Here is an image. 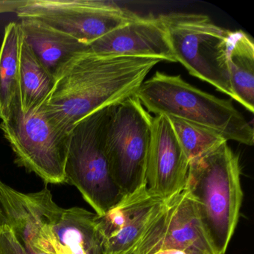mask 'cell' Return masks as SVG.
<instances>
[{
    "instance_id": "12",
    "label": "cell",
    "mask_w": 254,
    "mask_h": 254,
    "mask_svg": "<svg viewBox=\"0 0 254 254\" xmlns=\"http://www.w3.org/2000/svg\"><path fill=\"white\" fill-rule=\"evenodd\" d=\"M46 230L56 254H105L101 216L96 212L62 208Z\"/></svg>"
},
{
    "instance_id": "21",
    "label": "cell",
    "mask_w": 254,
    "mask_h": 254,
    "mask_svg": "<svg viewBox=\"0 0 254 254\" xmlns=\"http://www.w3.org/2000/svg\"><path fill=\"white\" fill-rule=\"evenodd\" d=\"M26 2V0H0V14L16 12Z\"/></svg>"
},
{
    "instance_id": "10",
    "label": "cell",
    "mask_w": 254,
    "mask_h": 254,
    "mask_svg": "<svg viewBox=\"0 0 254 254\" xmlns=\"http://www.w3.org/2000/svg\"><path fill=\"white\" fill-rule=\"evenodd\" d=\"M147 187L124 198L101 216L105 254H123L131 249L169 206Z\"/></svg>"
},
{
    "instance_id": "16",
    "label": "cell",
    "mask_w": 254,
    "mask_h": 254,
    "mask_svg": "<svg viewBox=\"0 0 254 254\" xmlns=\"http://www.w3.org/2000/svg\"><path fill=\"white\" fill-rule=\"evenodd\" d=\"M55 84V77L43 66L23 40L20 48L17 93L21 111L27 113L44 105Z\"/></svg>"
},
{
    "instance_id": "15",
    "label": "cell",
    "mask_w": 254,
    "mask_h": 254,
    "mask_svg": "<svg viewBox=\"0 0 254 254\" xmlns=\"http://www.w3.org/2000/svg\"><path fill=\"white\" fill-rule=\"evenodd\" d=\"M227 63L233 99L254 114V43L243 31H231Z\"/></svg>"
},
{
    "instance_id": "5",
    "label": "cell",
    "mask_w": 254,
    "mask_h": 254,
    "mask_svg": "<svg viewBox=\"0 0 254 254\" xmlns=\"http://www.w3.org/2000/svg\"><path fill=\"white\" fill-rule=\"evenodd\" d=\"M161 17L177 62L192 76L233 99L227 63L231 31L205 14L173 12Z\"/></svg>"
},
{
    "instance_id": "7",
    "label": "cell",
    "mask_w": 254,
    "mask_h": 254,
    "mask_svg": "<svg viewBox=\"0 0 254 254\" xmlns=\"http://www.w3.org/2000/svg\"><path fill=\"white\" fill-rule=\"evenodd\" d=\"M0 129L19 166L36 174L46 184L65 183L69 133L55 127L43 105L23 113L17 95L9 117L0 123Z\"/></svg>"
},
{
    "instance_id": "20",
    "label": "cell",
    "mask_w": 254,
    "mask_h": 254,
    "mask_svg": "<svg viewBox=\"0 0 254 254\" xmlns=\"http://www.w3.org/2000/svg\"><path fill=\"white\" fill-rule=\"evenodd\" d=\"M0 254H27L8 224L0 227Z\"/></svg>"
},
{
    "instance_id": "19",
    "label": "cell",
    "mask_w": 254,
    "mask_h": 254,
    "mask_svg": "<svg viewBox=\"0 0 254 254\" xmlns=\"http://www.w3.org/2000/svg\"><path fill=\"white\" fill-rule=\"evenodd\" d=\"M167 226L166 217H160L131 249L123 254H157L163 245Z\"/></svg>"
},
{
    "instance_id": "8",
    "label": "cell",
    "mask_w": 254,
    "mask_h": 254,
    "mask_svg": "<svg viewBox=\"0 0 254 254\" xmlns=\"http://www.w3.org/2000/svg\"><path fill=\"white\" fill-rule=\"evenodd\" d=\"M21 19H35L88 47L114 29L139 17L104 0H26L16 11Z\"/></svg>"
},
{
    "instance_id": "1",
    "label": "cell",
    "mask_w": 254,
    "mask_h": 254,
    "mask_svg": "<svg viewBox=\"0 0 254 254\" xmlns=\"http://www.w3.org/2000/svg\"><path fill=\"white\" fill-rule=\"evenodd\" d=\"M160 62L154 58L80 53L56 77L43 105L46 114L56 128L69 133L93 113L134 95Z\"/></svg>"
},
{
    "instance_id": "18",
    "label": "cell",
    "mask_w": 254,
    "mask_h": 254,
    "mask_svg": "<svg viewBox=\"0 0 254 254\" xmlns=\"http://www.w3.org/2000/svg\"><path fill=\"white\" fill-rule=\"evenodd\" d=\"M168 117L190 163L227 142L221 135L206 127L180 119Z\"/></svg>"
},
{
    "instance_id": "14",
    "label": "cell",
    "mask_w": 254,
    "mask_h": 254,
    "mask_svg": "<svg viewBox=\"0 0 254 254\" xmlns=\"http://www.w3.org/2000/svg\"><path fill=\"white\" fill-rule=\"evenodd\" d=\"M19 25L25 42L55 78L74 57L87 50L73 37L40 20L22 19Z\"/></svg>"
},
{
    "instance_id": "17",
    "label": "cell",
    "mask_w": 254,
    "mask_h": 254,
    "mask_svg": "<svg viewBox=\"0 0 254 254\" xmlns=\"http://www.w3.org/2000/svg\"><path fill=\"white\" fill-rule=\"evenodd\" d=\"M23 38L19 23L7 25L0 47V120H7L17 93L20 48Z\"/></svg>"
},
{
    "instance_id": "2",
    "label": "cell",
    "mask_w": 254,
    "mask_h": 254,
    "mask_svg": "<svg viewBox=\"0 0 254 254\" xmlns=\"http://www.w3.org/2000/svg\"><path fill=\"white\" fill-rule=\"evenodd\" d=\"M217 254H225L243 201L239 157L227 142L190 162L184 190Z\"/></svg>"
},
{
    "instance_id": "22",
    "label": "cell",
    "mask_w": 254,
    "mask_h": 254,
    "mask_svg": "<svg viewBox=\"0 0 254 254\" xmlns=\"http://www.w3.org/2000/svg\"><path fill=\"white\" fill-rule=\"evenodd\" d=\"M6 224V220H5V216H4L3 212H2V208L0 206V227L1 226Z\"/></svg>"
},
{
    "instance_id": "13",
    "label": "cell",
    "mask_w": 254,
    "mask_h": 254,
    "mask_svg": "<svg viewBox=\"0 0 254 254\" xmlns=\"http://www.w3.org/2000/svg\"><path fill=\"white\" fill-rule=\"evenodd\" d=\"M166 250L184 254H217L194 201L185 190L170 200L169 224L160 251Z\"/></svg>"
},
{
    "instance_id": "3",
    "label": "cell",
    "mask_w": 254,
    "mask_h": 254,
    "mask_svg": "<svg viewBox=\"0 0 254 254\" xmlns=\"http://www.w3.org/2000/svg\"><path fill=\"white\" fill-rule=\"evenodd\" d=\"M134 95L155 116L180 119L206 127L227 141L254 145V127L230 100L193 87L181 75L155 72L143 81Z\"/></svg>"
},
{
    "instance_id": "4",
    "label": "cell",
    "mask_w": 254,
    "mask_h": 254,
    "mask_svg": "<svg viewBox=\"0 0 254 254\" xmlns=\"http://www.w3.org/2000/svg\"><path fill=\"white\" fill-rule=\"evenodd\" d=\"M110 106L86 117L69 131L64 168L65 183L76 187L100 216L125 197L113 178L105 150Z\"/></svg>"
},
{
    "instance_id": "11",
    "label": "cell",
    "mask_w": 254,
    "mask_h": 254,
    "mask_svg": "<svg viewBox=\"0 0 254 254\" xmlns=\"http://www.w3.org/2000/svg\"><path fill=\"white\" fill-rule=\"evenodd\" d=\"M101 56H134L177 62L161 15L141 17L126 23L87 47Z\"/></svg>"
},
{
    "instance_id": "6",
    "label": "cell",
    "mask_w": 254,
    "mask_h": 254,
    "mask_svg": "<svg viewBox=\"0 0 254 254\" xmlns=\"http://www.w3.org/2000/svg\"><path fill=\"white\" fill-rule=\"evenodd\" d=\"M152 120L135 95L109 107L105 153L113 178L125 196L146 187Z\"/></svg>"
},
{
    "instance_id": "9",
    "label": "cell",
    "mask_w": 254,
    "mask_h": 254,
    "mask_svg": "<svg viewBox=\"0 0 254 254\" xmlns=\"http://www.w3.org/2000/svg\"><path fill=\"white\" fill-rule=\"evenodd\" d=\"M190 163L169 117H153L146 167L148 191L165 201L172 200L184 190Z\"/></svg>"
}]
</instances>
